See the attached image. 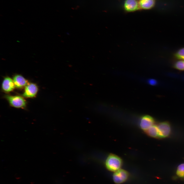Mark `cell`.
<instances>
[{
  "instance_id": "obj_1",
  "label": "cell",
  "mask_w": 184,
  "mask_h": 184,
  "mask_svg": "<svg viewBox=\"0 0 184 184\" xmlns=\"http://www.w3.org/2000/svg\"><path fill=\"white\" fill-rule=\"evenodd\" d=\"M122 164L121 158L117 155L113 154L110 155L107 157L106 166L107 168L112 171H116L120 169Z\"/></svg>"
},
{
  "instance_id": "obj_2",
  "label": "cell",
  "mask_w": 184,
  "mask_h": 184,
  "mask_svg": "<svg viewBox=\"0 0 184 184\" xmlns=\"http://www.w3.org/2000/svg\"><path fill=\"white\" fill-rule=\"evenodd\" d=\"M5 98L12 106L17 108H23L26 105V101L22 97L18 96L6 95Z\"/></svg>"
},
{
  "instance_id": "obj_3",
  "label": "cell",
  "mask_w": 184,
  "mask_h": 184,
  "mask_svg": "<svg viewBox=\"0 0 184 184\" xmlns=\"http://www.w3.org/2000/svg\"><path fill=\"white\" fill-rule=\"evenodd\" d=\"M157 125L158 132V137L165 138L170 135L171 128L169 123L167 122H163L159 123Z\"/></svg>"
},
{
  "instance_id": "obj_4",
  "label": "cell",
  "mask_w": 184,
  "mask_h": 184,
  "mask_svg": "<svg viewBox=\"0 0 184 184\" xmlns=\"http://www.w3.org/2000/svg\"><path fill=\"white\" fill-rule=\"evenodd\" d=\"M129 177V173L126 170L119 169L115 171L113 176L114 182L116 184L122 183L127 179Z\"/></svg>"
},
{
  "instance_id": "obj_5",
  "label": "cell",
  "mask_w": 184,
  "mask_h": 184,
  "mask_svg": "<svg viewBox=\"0 0 184 184\" xmlns=\"http://www.w3.org/2000/svg\"><path fill=\"white\" fill-rule=\"evenodd\" d=\"M38 90L37 85L34 84H28L25 87L24 91L22 96L26 98H32L36 95Z\"/></svg>"
},
{
  "instance_id": "obj_6",
  "label": "cell",
  "mask_w": 184,
  "mask_h": 184,
  "mask_svg": "<svg viewBox=\"0 0 184 184\" xmlns=\"http://www.w3.org/2000/svg\"><path fill=\"white\" fill-rule=\"evenodd\" d=\"M124 10L127 12H134L141 9L137 0H125L124 4Z\"/></svg>"
},
{
  "instance_id": "obj_7",
  "label": "cell",
  "mask_w": 184,
  "mask_h": 184,
  "mask_svg": "<svg viewBox=\"0 0 184 184\" xmlns=\"http://www.w3.org/2000/svg\"><path fill=\"white\" fill-rule=\"evenodd\" d=\"M155 121L153 118L149 115L143 116L141 119L140 126L141 128L146 131L154 125Z\"/></svg>"
},
{
  "instance_id": "obj_8",
  "label": "cell",
  "mask_w": 184,
  "mask_h": 184,
  "mask_svg": "<svg viewBox=\"0 0 184 184\" xmlns=\"http://www.w3.org/2000/svg\"><path fill=\"white\" fill-rule=\"evenodd\" d=\"M2 87L4 91L9 92L13 90L15 86L13 80L10 78L7 77L3 79Z\"/></svg>"
},
{
  "instance_id": "obj_9",
  "label": "cell",
  "mask_w": 184,
  "mask_h": 184,
  "mask_svg": "<svg viewBox=\"0 0 184 184\" xmlns=\"http://www.w3.org/2000/svg\"><path fill=\"white\" fill-rule=\"evenodd\" d=\"M13 80L15 87L18 88L26 87L28 84L27 80L20 75H15L13 77Z\"/></svg>"
},
{
  "instance_id": "obj_10",
  "label": "cell",
  "mask_w": 184,
  "mask_h": 184,
  "mask_svg": "<svg viewBox=\"0 0 184 184\" xmlns=\"http://www.w3.org/2000/svg\"><path fill=\"white\" fill-rule=\"evenodd\" d=\"M139 2L141 9L148 10L154 6L155 0H140Z\"/></svg>"
},
{
  "instance_id": "obj_11",
  "label": "cell",
  "mask_w": 184,
  "mask_h": 184,
  "mask_svg": "<svg viewBox=\"0 0 184 184\" xmlns=\"http://www.w3.org/2000/svg\"><path fill=\"white\" fill-rule=\"evenodd\" d=\"M145 131L147 135L151 137H158V130L157 125H153Z\"/></svg>"
},
{
  "instance_id": "obj_12",
  "label": "cell",
  "mask_w": 184,
  "mask_h": 184,
  "mask_svg": "<svg viewBox=\"0 0 184 184\" xmlns=\"http://www.w3.org/2000/svg\"><path fill=\"white\" fill-rule=\"evenodd\" d=\"M173 56L177 60H184V47L179 48L174 53Z\"/></svg>"
},
{
  "instance_id": "obj_13",
  "label": "cell",
  "mask_w": 184,
  "mask_h": 184,
  "mask_svg": "<svg viewBox=\"0 0 184 184\" xmlns=\"http://www.w3.org/2000/svg\"><path fill=\"white\" fill-rule=\"evenodd\" d=\"M172 67L177 70L184 71V60H177L173 63Z\"/></svg>"
},
{
  "instance_id": "obj_14",
  "label": "cell",
  "mask_w": 184,
  "mask_h": 184,
  "mask_svg": "<svg viewBox=\"0 0 184 184\" xmlns=\"http://www.w3.org/2000/svg\"><path fill=\"white\" fill-rule=\"evenodd\" d=\"M176 174L179 177H184V163L181 164L178 166L176 171Z\"/></svg>"
},
{
  "instance_id": "obj_15",
  "label": "cell",
  "mask_w": 184,
  "mask_h": 184,
  "mask_svg": "<svg viewBox=\"0 0 184 184\" xmlns=\"http://www.w3.org/2000/svg\"><path fill=\"white\" fill-rule=\"evenodd\" d=\"M148 82L149 84L152 85H155L157 84V82L156 80L153 79L149 80Z\"/></svg>"
}]
</instances>
